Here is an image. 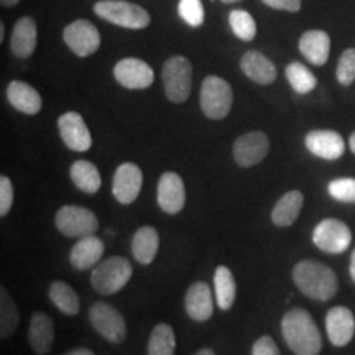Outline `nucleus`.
Segmentation results:
<instances>
[{
    "instance_id": "1",
    "label": "nucleus",
    "mask_w": 355,
    "mask_h": 355,
    "mask_svg": "<svg viewBox=\"0 0 355 355\" xmlns=\"http://www.w3.org/2000/svg\"><path fill=\"white\" fill-rule=\"evenodd\" d=\"M282 334L288 347L296 355H318L322 337L313 316L303 308L290 309L282 319Z\"/></svg>"
},
{
    "instance_id": "2",
    "label": "nucleus",
    "mask_w": 355,
    "mask_h": 355,
    "mask_svg": "<svg viewBox=\"0 0 355 355\" xmlns=\"http://www.w3.org/2000/svg\"><path fill=\"white\" fill-rule=\"evenodd\" d=\"M293 282L304 296L314 301H329L337 293V277L318 260H303L293 266Z\"/></svg>"
},
{
    "instance_id": "3",
    "label": "nucleus",
    "mask_w": 355,
    "mask_h": 355,
    "mask_svg": "<svg viewBox=\"0 0 355 355\" xmlns=\"http://www.w3.org/2000/svg\"><path fill=\"white\" fill-rule=\"evenodd\" d=\"M133 275V266L123 257H110L94 266L91 273V285L99 295H115L125 288Z\"/></svg>"
},
{
    "instance_id": "4",
    "label": "nucleus",
    "mask_w": 355,
    "mask_h": 355,
    "mask_svg": "<svg viewBox=\"0 0 355 355\" xmlns=\"http://www.w3.org/2000/svg\"><path fill=\"white\" fill-rule=\"evenodd\" d=\"M97 17L128 30H144L150 25V13L127 0H101L94 6Z\"/></svg>"
},
{
    "instance_id": "5",
    "label": "nucleus",
    "mask_w": 355,
    "mask_h": 355,
    "mask_svg": "<svg viewBox=\"0 0 355 355\" xmlns=\"http://www.w3.org/2000/svg\"><path fill=\"white\" fill-rule=\"evenodd\" d=\"M163 89L168 99L181 104L188 99L193 86V66L186 56L176 55L168 58L162 69Z\"/></svg>"
},
{
    "instance_id": "6",
    "label": "nucleus",
    "mask_w": 355,
    "mask_h": 355,
    "mask_svg": "<svg viewBox=\"0 0 355 355\" xmlns=\"http://www.w3.org/2000/svg\"><path fill=\"white\" fill-rule=\"evenodd\" d=\"M201 110L211 121H222L232 109L234 92L230 84L219 76H207L201 84Z\"/></svg>"
},
{
    "instance_id": "7",
    "label": "nucleus",
    "mask_w": 355,
    "mask_h": 355,
    "mask_svg": "<svg viewBox=\"0 0 355 355\" xmlns=\"http://www.w3.org/2000/svg\"><path fill=\"white\" fill-rule=\"evenodd\" d=\"M89 321L97 334L110 344H122L127 337L125 318L114 306L104 301L94 303L89 309Z\"/></svg>"
},
{
    "instance_id": "8",
    "label": "nucleus",
    "mask_w": 355,
    "mask_h": 355,
    "mask_svg": "<svg viewBox=\"0 0 355 355\" xmlns=\"http://www.w3.org/2000/svg\"><path fill=\"white\" fill-rule=\"evenodd\" d=\"M56 229L66 237L81 239L92 235L99 229V220L94 212L81 206H63L56 212Z\"/></svg>"
},
{
    "instance_id": "9",
    "label": "nucleus",
    "mask_w": 355,
    "mask_h": 355,
    "mask_svg": "<svg viewBox=\"0 0 355 355\" xmlns=\"http://www.w3.org/2000/svg\"><path fill=\"white\" fill-rule=\"evenodd\" d=\"M313 242L326 254H343L352 242L349 225L339 219H324L314 227Z\"/></svg>"
},
{
    "instance_id": "10",
    "label": "nucleus",
    "mask_w": 355,
    "mask_h": 355,
    "mask_svg": "<svg viewBox=\"0 0 355 355\" xmlns=\"http://www.w3.org/2000/svg\"><path fill=\"white\" fill-rule=\"evenodd\" d=\"M63 40L68 48L79 58H87L99 50L101 33L92 21L79 19L66 25L63 30Z\"/></svg>"
},
{
    "instance_id": "11",
    "label": "nucleus",
    "mask_w": 355,
    "mask_h": 355,
    "mask_svg": "<svg viewBox=\"0 0 355 355\" xmlns=\"http://www.w3.org/2000/svg\"><path fill=\"white\" fill-rule=\"evenodd\" d=\"M270 152V140L265 132L254 130L241 135L234 141L232 153L239 166L250 168L263 162Z\"/></svg>"
},
{
    "instance_id": "12",
    "label": "nucleus",
    "mask_w": 355,
    "mask_h": 355,
    "mask_svg": "<svg viewBox=\"0 0 355 355\" xmlns=\"http://www.w3.org/2000/svg\"><path fill=\"white\" fill-rule=\"evenodd\" d=\"M115 81L122 87L139 91V89L150 87L155 81V73L152 66L139 58H123L114 68Z\"/></svg>"
},
{
    "instance_id": "13",
    "label": "nucleus",
    "mask_w": 355,
    "mask_h": 355,
    "mask_svg": "<svg viewBox=\"0 0 355 355\" xmlns=\"http://www.w3.org/2000/svg\"><path fill=\"white\" fill-rule=\"evenodd\" d=\"M58 130L64 145L73 152H87L92 146L91 132L84 122L83 115L78 112H66L58 119Z\"/></svg>"
},
{
    "instance_id": "14",
    "label": "nucleus",
    "mask_w": 355,
    "mask_h": 355,
    "mask_svg": "<svg viewBox=\"0 0 355 355\" xmlns=\"http://www.w3.org/2000/svg\"><path fill=\"white\" fill-rule=\"evenodd\" d=\"M157 201L159 209L166 214H178L186 204V188L181 178L175 171H166L159 176L157 188Z\"/></svg>"
},
{
    "instance_id": "15",
    "label": "nucleus",
    "mask_w": 355,
    "mask_h": 355,
    "mask_svg": "<svg viewBox=\"0 0 355 355\" xmlns=\"http://www.w3.org/2000/svg\"><path fill=\"white\" fill-rule=\"evenodd\" d=\"M141 184H144V173L135 163H122L115 170L112 181V194L119 202L128 206L139 198Z\"/></svg>"
},
{
    "instance_id": "16",
    "label": "nucleus",
    "mask_w": 355,
    "mask_h": 355,
    "mask_svg": "<svg viewBox=\"0 0 355 355\" xmlns=\"http://www.w3.org/2000/svg\"><path fill=\"white\" fill-rule=\"evenodd\" d=\"M304 145L314 157L334 162L345 153V141L336 130H311L306 133Z\"/></svg>"
},
{
    "instance_id": "17",
    "label": "nucleus",
    "mask_w": 355,
    "mask_h": 355,
    "mask_svg": "<svg viewBox=\"0 0 355 355\" xmlns=\"http://www.w3.org/2000/svg\"><path fill=\"white\" fill-rule=\"evenodd\" d=\"M326 332L334 347H344L355 334L354 313L345 306H334L326 314Z\"/></svg>"
},
{
    "instance_id": "18",
    "label": "nucleus",
    "mask_w": 355,
    "mask_h": 355,
    "mask_svg": "<svg viewBox=\"0 0 355 355\" xmlns=\"http://www.w3.org/2000/svg\"><path fill=\"white\" fill-rule=\"evenodd\" d=\"M184 308L193 321H209L212 314H214V296H212L209 285L204 282L193 283L186 291Z\"/></svg>"
},
{
    "instance_id": "19",
    "label": "nucleus",
    "mask_w": 355,
    "mask_h": 355,
    "mask_svg": "<svg viewBox=\"0 0 355 355\" xmlns=\"http://www.w3.org/2000/svg\"><path fill=\"white\" fill-rule=\"evenodd\" d=\"M241 69L245 76L260 86H270L277 81V66L260 51H247L241 58Z\"/></svg>"
},
{
    "instance_id": "20",
    "label": "nucleus",
    "mask_w": 355,
    "mask_h": 355,
    "mask_svg": "<svg viewBox=\"0 0 355 355\" xmlns=\"http://www.w3.org/2000/svg\"><path fill=\"white\" fill-rule=\"evenodd\" d=\"M28 343L35 354H50L53 343H55V322L46 313L37 311L32 314L28 327Z\"/></svg>"
},
{
    "instance_id": "21",
    "label": "nucleus",
    "mask_w": 355,
    "mask_h": 355,
    "mask_svg": "<svg viewBox=\"0 0 355 355\" xmlns=\"http://www.w3.org/2000/svg\"><path fill=\"white\" fill-rule=\"evenodd\" d=\"M104 242L94 234L81 237L74 243L69 252V261L74 268L83 272V270H89L97 263H101L102 255H104Z\"/></svg>"
},
{
    "instance_id": "22",
    "label": "nucleus",
    "mask_w": 355,
    "mask_h": 355,
    "mask_svg": "<svg viewBox=\"0 0 355 355\" xmlns=\"http://www.w3.org/2000/svg\"><path fill=\"white\" fill-rule=\"evenodd\" d=\"M37 21L32 17H21L15 21L10 37V50L20 60H26L37 50Z\"/></svg>"
},
{
    "instance_id": "23",
    "label": "nucleus",
    "mask_w": 355,
    "mask_h": 355,
    "mask_svg": "<svg viewBox=\"0 0 355 355\" xmlns=\"http://www.w3.org/2000/svg\"><path fill=\"white\" fill-rule=\"evenodd\" d=\"M298 48L311 64L324 66L331 55V37L324 30H308L301 35Z\"/></svg>"
},
{
    "instance_id": "24",
    "label": "nucleus",
    "mask_w": 355,
    "mask_h": 355,
    "mask_svg": "<svg viewBox=\"0 0 355 355\" xmlns=\"http://www.w3.org/2000/svg\"><path fill=\"white\" fill-rule=\"evenodd\" d=\"M7 99L13 109L26 115H37L43 107L40 92L24 81H12L8 84Z\"/></svg>"
},
{
    "instance_id": "25",
    "label": "nucleus",
    "mask_w": 355,
    "mask_h": 355,
    "mask_svg": "<svg viewBox=\"0 0 355 355\" xmlns=\"http://www.w3.org/2000/svg\"><path fill=\"white\" fill-rule=\"evenodd\" d=\"M303 204L304 196L301 191H288L275 204L272 211V222L277 227H290L300 217Z\"/></svg>"
},
{
    "instance_id": "26",
    "label": "nucleus",
    "mask_w": 355,
    "mask_h": 355,
    "mask_svg": "<svg viewBox=\"0 0 355 355\" xmlns=\"http://www.w3.org/2000/svg\"><path fill=\"white\" fill-rule=\"evenodd\" d=\"M159 248L158 230L152 225H144L133 234L132 239V254L140 265L153 263L155 257Z\"/></svg>"
},
{
    "instance_id": "27",
    "label": "nucleus",
    "mask_w": 355,
    "mask_h": 355,
    "mask_svg": "<svg viewBox=\"0 0 355 355\" xmlns=\"http://www.w3.org/2000/svg\"><path fill=\"white\" fill-rule=\"evenodd\" d=\"M69 176L74 186L79 191H83V193L96 194L101 189V173L94 163L87 162V159H78V162H74L71 165Z\"/></svg>"
},
{
    "instance_id": "28",
    "label": "nucleus",
    "mask_w": 355,
    "mask_h": 355,
    "mask_svg": "<svg viewBox=\"0 0 355 355\" xmlns=\"http://www.w3.org/2000/svg\"><path fill=\"white\" fill-rule=\"evenodd\" d=\"M214 295L217 306L222 311H229L234 306L235 295H237V283L234 273L227 266L219 265L214 272Z\"/></svg>"
},
{
    "instance_id": "29",
    "label": "nucleus",
    "mask_w": 355,
    "mask_h": 355,
    "mask_svg": "<svg viewBox=\"0 0 355 355\" xmlns=\"http://www.w3.org/2000/svg\"><path fill=\"white\" fill-rule=\"evenodd\" d=\"M48 296H50L51 303L66 316H76L79 309H81L78 293L68 283L61 282V279L51 283L50 290H48Z\"/></svg>"
},
{
    "instance_id": "30",
    "label": "nucleus",
    "mask_w": 355,
    "mask_h": 355,
    "mask_svg": "<svg viewBox=\"0 0 355 355\" xmlns=\"http://www.w3.org/2000/svg\"><path fill=\"white\" fill-rule=\"evenodd\" d=\"M20 322V313L15 301L6 286L0 288V339L6 340L13 336Z\"/></svg>"
},
{
    "instance_id": "31",
    "label": "nucleus",
    "mask_w": 355,
    "mask_h": 355,
    "mask_svg": "<svg viewBox=\"0 0 355 355\" xmlns=\"http://www.w3.org/2000/svg\"><path fill=\"white\" fill-rule=\"evenodd\" d=\"M176 336L170 324H157L148 337L146 354L148 355H175Z\"/></svg>"
},
{
    "instance_id": "32",
    "label": "nucleus",
    "mask_w": 355,
    "mask_h": 355,
    "mask_svg": "<svg viewBox=\"0 0 355 355\" xmlns=\"http://www.w3.org/2000/svg\"><path fill=\"white\" fill-rule=\"evenodd\" d=\"M285 76L293 91L298 92V94H309L318 86V79L313 74V71L298 61H293L286 66Z\"/></svg>"
},
{
    "instance_id": "33",
    "label": "nucleus",
    "mask_w": 355,
    "mask_h": 355,
    "mask_svg": "<svg viewBox=\"0 0 355 355\" xmlns=\"http://www.w3.org/2000/svg\"><path fill=\"white\" fill-rule=\"evenodd\" d=\"M229 25L235 37L242 42H252L257 37V24L247 10L235 8L229 13Z\"/></svg>"
},
{
    "instance_id": "34",
    "label": "nucleus",
    "mask_w": 355,
    "mask_h": 355,
    "mask_svg": "<svg viewBox=\"0 0 355 355\" xmlns=\"http://www.w3.org/2000/svg\"><path fill=\"white\" fill-rule=\"evenodd\" d=\"M178 15L186 25L198 28L206 20V12H204L201 0H180L178 3Z\"/></svg>"
},
{
    "instance_id": "35",
    "label": "nucleus",
    "mask_w": 355,
    "mask_h": 355,
    "mask_svg": "<svg viewBox=\"0 0 355 355\" xmlns=\"http://www.w3.org/2000/svg\"><path fill=\"white\" fill-rule=\"evenodd\" d=\"M329 196L339 202H355V178H337L329 186Z\"/></svg>"
},
{
    "instance_id": "36",
    "label": "nucleus",
    "mask_w": 355,
    "mask_h": 355,
    "mask_svg": "<svg viewBox=\"0 0 355 355\" xmlns=\"http://www.w3.org/2000/svg\"><path fill=\"white\" fill-rule=\"evenodd\" d=\"M336 78L343 86H350L355 81V48H347L339 58Z\"/></svg>"
},
{
    "instance_id": "37",
    "label": "nucleus",
    "mask_w": 355,
    "mask_h": 355,
    "mask_svg": "<svg viewBox=\"0 0 355 355\" xmlns=\"http://www.w3.org/2000/svg\"><path fill=\"white\" fill-rule=\"evenodd\" d=\"M13 204V184L10 178L0 176V216L6 217L12 209Z\"/></svg>"
},
{
    "instance_id": "38",
    "label": "nucleus",
    "mask_w": 355,
    "mask_h": 355,
    "mask_svg": "<svg viewBox=\"0 0 355 355\" xmlns=\"http://www.w3.org/2000/svg\"><path fill=\"white\" fill-rule=\"evenodd\" d=\"M252 355H282L272 336H261L254 343Z\"/></svg>"
},
{
    "instance_id": "39",
    "label": "nucleus",
    "mask_w": 355,
    "mask_h": 355,
    "mask_svg": "<svg viewBox=\"0 0 355 355\" xmlns=\"http://www.w3.org/2000/svg\"><path fill=\"white\" fill-rule=\"evenodd\" d=\"M265 6L275 8V10H285V12H300L301 10V0H261Z\"/></svg>"
},
{
    "instance_id": "40",
    "label": "nucleus",
    "mask_w": 355,
    "mask_h": 355,
    "mask_svg": "<svg viewBox=\"0 0 355 355\" xmlns=\"http://www.w3.org/2000/svg\"><path fill=\"white\" fill-rule=\"evenodd\" d=\"M63 355H96L94 352H92L91 349H86V347H79V349H73L69 350V352H66Z\"/></svg>"
},
{
    "instance_id": "41",
    "label": "nucleus",
    "mask_w": 355,
    "mask_h": 355,
    "mask_svg": "<svg viewBox=\"0 0 355 355\" xmlns=\"http://www.w3.org/2000/svg\"><path fill=\"white\" fill-rule=\"evenodd\" d=\"M349 272H350V277H352L354 283H355V248L352 252V257H350V263H349Z\"/></svg>"
},
{
    "instance_id": "42",
    "label": "nucleus",
    "mask_w": 355,
    "mask_h": 355,
    "mask_svg": "<svg viewBox=\"0 0 355 355\" xmlns=\"http://www.w3.org/2000/svg\"><path fill=\"white\" fill-rule=\"evenodd\" d=\"M194 355H216V352L211 347H204L201 350H198V352Z\"/></svg>"
},
{
    "instance_id": "43",
    "label": "nucleus",
    "mask_w": 355,
    "mask_h": 355,
    "mask_svg": "<svg viewBox=\"0 0 355 355\" xmlns=\"http://www.w3.org/2000/svg\"><path fill=\"white\" fill-rule=\"evenodd\" d=\"M3 7H15L17 3H20V0H0Z\"/></svg>"
},
{
    "instance_id": "44",
    "label": "nucleus",
    "mask_w": 355,
    "mask_h": 355,
    "mask_svg": "<svg viewBox=\"0 0 355 355\" xmlns=\"http://www.w3.org/2000/svg\"><path fill=\"white\" fill-rule=\"evenodd\" d=\"M349 146H350V152H352L355 155V132L350 135L349 139Z\"/></svg>"
},
{
    "instance_id": "45",
    "label": "nucleus",
    "mask_w": 355,
    "mask_h": 355,
    "mask_svg": "<svg viewBox=\"0 0 355 355\" xmlns=\"http://www.w3.org/2000/svg\"><path fill=\"white\" fill-rule=\"evenodd\" d=\"M3 38H6V25H3V21L0 24V42H3Z\"/></svg>"
},
{
    "instance_id": "46",
    "label": "nucleus",
    "mask_w": 355,
    "mask_h": 355,
    "mask_svg": "<svg viewBox=\"0 0 355 355\" xmlns=\"http://www.w3.org/2000/svg\"><path fill=\"white\" fill-rule=\"evenodd\" d=\"M220 2H224V3H234V2H239V0H220Z\"/></svg>"
}]
</instances>
